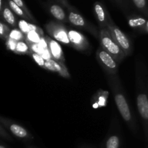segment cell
<instances>
[{
	"mask_svg": "<svg viewBox=\"0 0 148 148\" xmlns=\"http://www.w3.org/2000/svg\"><path fill=\"white\" fill-rule=\"evenodd\" d=\"M100 42L101 46L109 53L119 64L126 57V54L121 48L119 46L108 28H103L100 31Z\"/></svg>",
	"mask_w": 148,
	"mask_h": 148,
	"instance_id": "6da1fadb",
	"label": "cell"
},
{
	"mask_svg": "<svg viewBox=\"0 0 148 148\" xmlns=\"http://www.w3.org/2000/svg\"><path fill=\"white\" fill-rule=\"evenodd\" d=\"M107 28L109 30L116 42L124 51L126 56H127L131 54L132 51V46L128 37L118 27L114 25H108Z\"/></svg>",
	"mask_w": 148,
	"mask_h": 148,
	"instance_id": "7a4b0ae2",
	"label": "cell"
},
{
	"mask_svg": "<svg viewBox=\"0 0 148 148\" xmlns=\"http://www.w3.org/2000/svg\"><path fill=\"white\" fill-rule=\"evenodd\" d=\"M96 56L100 64L108 73L114 75L116 73L119 69L118 62L101 46L97 51Z\"/></svg>",
	"mask_w": 148,
	"mask_h": 148,
	"instance_id": "3957f363",
	"label": "cell"
},
{
	"mask_svg": "<svg viewBox=\"0 0 148 148\" xmlns=\"http://www.w3.org/2000/svg\"><path fill=\"white\" fill-rule=\"evenodd\" d=\"M48 33L52 36L54 40L66 45H71L69 38L68 30L63 25L51 23L46 26Z\"/></svg>",
	"mask_w": 148,
	"mask_h": 148,
	"instance_id": "277c9868",
	"label": "cell"
},
{
	"mask_svg": "<svg viewBox=\"0 0 148 148\" xmlns=\"http://www.w3.org/2000/svg\"><path fill=\"white\" fill-rule=\"evenodd\" d=\"M71 46L79 51H86L89 47L88 39L83 34L75 30H68Z\"/></svg>",
	"mask_w": 148,
	"mask_h": 148,
	"instance_id": "5b68a950",
	"label": "cell"
},
{
	"mask_svg": "<svg viewBox=\"0 0 148 148\" xmlns=\"http://www.w3.org/2000/svg\"><path fill=\"white\" fill-rule=\"evenodd\" d=\"M114 99H115L116 104L118 108L119 111L124 121L127 122H130L132 121V114L130 111V108L129 107L126 98L124 97L122 92H117L116 93L114 92Z\"/></svg>",
	"mask_w": 148,
	"mask_h": 148,
	"instance_id": "8992f818",
	"label": "cell"
},
{
	"mask_svg": "<svg viewBox=\"0 0 148 148\" xmlns=\"http://www.w3.org/2000/svg\"><path fill=\"white\" fill-rule=\"evenodd\" d=\"M44 69L52 71V72H57L61 76L64 77H70L69 72H68L63 62L55 60V59H49V60H46V62H45Z\"/></svg>",
	"mask_w": 148,
	"mask_h": 148,
	"instance_id": "52a82bcc",
	"label": "cell"
},
{
	"mask_svg": "<svg viewBox=\"0 0 148 148\" xmlns=\"http://www.w3.org/2000/svg\"><path fill=\"white\" fill-rule=\"evenodd\" d=\"M46 41H47L49 49L53 59L59 61L61 62H64V56L63 51H62V46L59 43L57 40H54L53 38H51L49 36L45 37Z\"/></svg>",
	"mask_w": 148,
	"mask_h": 148,
	"instance_id": "ba28073f",
	"label": "cell"
},
{
	"mask_svg": "<svg viewBox=\"0 0 148 148\" xmlns=\"http://www.w3.org/2000/svg\"><path fill=\"white\" fill-rule=\"evenodd\" d=\"M137 104L138 111L143 121H145L148 130V97L145 93H140L137 95Z\"/></svg>",
	"mask_w": 148,
	"mask_h": 148,
	"instance_id": "9c48e42d",
	"label": "cell"
},
{
	"mask_svg": "<svg viewBox=\"0 0 148 148\" xmlns=\"http://www.w3.org/2000/svg\"><path fill=\"white\" fill-rule=\"evenodd\" d=\"M5 124H7V127L10 130L12 133L14 134L15 137H19L20 139H30V135L27 130L24 127H21L19 124H15V123L8 122Z\"/></svg>",
	"mask_w": 148,
	"mask_h": 148,
	"instance_id": "30bf717a",
	"label": "cell"
},
{
	"mask_svg": "<svg viewBox=\"0 0 148 148\" xmlns=\"http://www.w3.org/2000/svg\"><path fill=\"white\" fill-rule=\"evenodd\" d=\"M69 20L72 24L77 27H85V22L80 14L72 12L69 14Z\"/></svg>",
	"mask_w": 148,
	"mask_h": 148,
	"instance_id": "8fae6325",
	"label": "cell"
},
{
	"mask_svg": "<svg viewBox=\"0 0 148 148\" xmlns=\"http://www.w3.org/2000/svg\"><path fill=\"white\" fill-rule=\"evenodd\" d=\"M42 37H43V36L40 35L38 32L35 30H30L26 35V42L31 43H39L41 40Z\"/></svg>",
	"mask_w": 148,
	"mask_h": 148,
	"instance_id": "7c38bea8",
	"label": "cell"
},
{
	"mask_svg": "<svg viewBox=\"0 0 148 148\" xmlns=\"http://www.w3.org/2000/svg\"><path fill=\"white\" fill-rule=\"evenodd\" d=\"M51 13L52 15L59 20H64L65 19V14L61 7L58 5H53L51 7Z\"/></svg>",
	"mask_w": 148,
	"mask_h": 148,
	"instance_id": "4fadbf2b",
	"label": "cell"
},
{
	"mask_svg": "<svg viewBox=\"0 0 148 148\" xmlns=\"http://www.w3.org/2000/svg\"><path fill=\"white\" fill-rule=\"evenodd\" d=\"M16 52L19 53H27V54H31L32 51L30 50L28 44L27 42L23 40L18 41L17 43V48H16Z\"/></svg>",
	"mask_w": 148,
	"mask_h": 148,
	"instance_id": "5bb4252c",
	"label": "cell"
},
{
	"mask_svg": "<svg viewBox=\"0 0 148 148\" xmlns=\"http://www.w3.org/2000/svg\"><path fill=\"white\" fill-rule=\"evenodd\" d=\"M120 140L116 135H112L107 140L106 148H119Z\"/></svg>",
	"mask_w": 148,
	"mask_h": 148,
	"instance_id": "9a60e30c",
	"label": "cell"
},
{
	"mask_svg": "<svg viewBox=\"0 0 148 148\" xmlns=\"http://www.w3.org/2000/svg\"><path fill=\"white\" fill-rule=\"evenodd\" d=\"M9 38H11L17 42L23 40V39L25 38L24 33L20 30L14 29V30H12L10 31V34H9Z\"/></svg>",
	"mask_w": 148,
	"mask_h": 148,
	"instance_id": "2e32d148",
	"label": "cell"
},
{
	"mask_svg": "<svg viewBox=\"0 0 148 148\" xmlns=\"http://www.w3.org/2000/svg\"><path fill=\"white\" fill-rule=\"evenodd\" d=\"M3 17L4 20L12 25H14L15 24V18L14 17V14L12 12L11 10L8 8H5L3 11Z\"/></svg>",
	"mask_w": 148,
	"mask_h": 148,
	"instance_id": "e0dca14e",
	"label": "cell"
},
{
	"mask_svg": "<svg viewBox=\"0 0 148 148\" xmlns=\"http://www.w3.org/2000/svg\"><path fill=\"white\" fill-rule=\"evenodd\" d=\"M95 11L96 13L98 20L101 23H104L106 21V14L103 7L99 4H96L95 6Z\"/></svg>",
	"mask_w": 148,
	"mask_h": 148,
	"instance_id": "ac0fdd59",
	"label": "cell"
},
{
	"mask_svg": "<svg viewBox=\"0 0 148 148\" xmlns=\"http://www.w3.org/2000/svg\"><path fill=\"white\" fill-rule=\"evenodd\" d=\"M18 26L20 27V30L23 32L24 34L27 35L30 31V23H27L25 20H20L18 23Z\"/></svg>",
	"mask_w": 148,
	"mask_h": 148,
	"instance_id": "d6986e66",
	"label": "cell"
},
{
	"mask_svg": "<svg viewBox=\"0 0 148 148\" xmlns=\"http://www.w3.org/2000/svg\"><path fill=\"white\" fill-rule=\"evenodd\" d=\"M31 56H32V57H33V60H34L35 62H36V63L39 65V66H41V67H43V68H44L45 62H46V60H45V59L42 57L41 55L38 54V53H34V52H32Z\"/></svg>",
	"mask_w": 148,
	"mask_h": 148,
	"instance_id": "ffe728a7",
	"label": "cell"
},
{
	"mask_svg": "<svg viewBox=\"0 0 148 148\" xmlns=\"http://www.w3.org/2000/svg\"><path fill=\"white\" fill-rule=\"evenodd\" d=\"M10 31L9 30L8 27L5 25L3 23H0V36L2 39H7L9 38V34Z\"/></svg>",
	"mask_w": 148,
	"mask_h": 148,
	"instance_id": "44dd1931",
	"label": "cell"
},
{
	"mask_svg": "<svg viewBox=\"0 0 148 148\" xmlns=\"http://www.w3.org/2000/svg\"><path fill=\"white\" fill-rule=\"evenodd\" d=\"M9 3H10V6L12 8V10L17 15L20 16V17H24V12H23V10H22L21 7H19V6L17 5V4H16L13 1H10Z\"/></svg>",
	"mask_w": 148,
	"mask_h": 148,
	"instance_id": "7402d4cb",
	"label": "cell"
},
{
	"mask_svg": "<svg viewBox=\"0 0 148 148\" xmlns=\"http://www.w3.org/2000/svg\"><path fill=\"white\" fill-rule=\"evenodd\" d=\"M145 23L146 20L143 18L132 19L130 20V25L132 27H140V26L145 25Z\"/></svg>",
	"mask_w": 148,
	"mask_h": 148,
	"instance_id": "603a6c76",
	"label": "cell"
},
{
	"mask_svg": "<svg viewBox=\"0 0 148 148\" xmlns=\"http://www.w3.org/2000/svg\"><path fill=\"white\" fill-rule=\"evenodd\" d=\"M17 41L12 40L11 38H8L7 40V46L8 47L9 49L12 51L16 52V48H17Z\"/></svg>",
	"mask_w": 148,
	"mask_h": 148,
	"instance_id": "cb8c5ba5",
	"label": "cell"
},
{
	"mask_svg": "<svg viewBox=\"0 0 148 148\" xmlns=\"http://www.w3.org/2000/svg\"><path fill=\"white\" fill-rule=\"evenodd\" d=\"M41 56L45 59V60H49V59H53V58H52V56H51V53L50 51H49V49H44V51H43Z\"/></svg>",
	"mask_w": 148,
	"mask_h": 148,
	"instance_id": "d4e9b609",
	"label": "cell"
},
{
	"mask_svg": "<svg viewBox=\"0 0 148 148\" xmlns=\"http://www.w3.org/2000/svg\"><path fill=\"white\" fill-rule=\"evenodd\" d=\"M138 8H144L146 5V0H133Z\"/></svg>",
	"mask_w": 148,
	"mask_h": 148,
	"instance_id": "484cf974",
	"label": "cell"
},
{
	"mask_svg": "<svg viewBox=\"0 0 148 148\" xmlns=\"http://www.w3.org/2000/svg\"><path fill=\"white\" fill-rule=\"evenodd\" d=\"M12 1H14L16 4H17V5L20 7H23V6H24V4H23V2L22 0H12Z\"/></svg>",
	"mask_w": 148,
	"mask_h": 148,
	"instance_id": "4316f807",
	"label": "cell"
},
{
	"mask_svg": "<svg viewBox=\"0 0 148 148\" xmlns=\"http://www.w3.org/2000/svg\"><path fill=\"white\" fill-rule=\"evenodd\" d=\"M0 148H6V147H4V145H0Z\"/></svg>",
	"mask_w": 148,
	"mask_h": 148,
	"instance_id": "83f0119b",
	"label": "cell"
},
{
	"mask_svg": "<svg viewBox=\"0 0 148 148\" xmlns=\"http://www.w3.org/2000/svg\"><path fill=\"white\" fill-rule=\"evenodd\" d=\"M27 148H35V147H28Z\"/></svg>",
	"mask_w": 148,
	"mask_h": 148,
	"instance_id": "f1b7e54d",
	"label": "cell"
},
{
	"mask_svg": "<svg viewBox=\"0 0 148 148\" xmlns=\"http://www.w3.org/2000/svg\"><path fill=\"white\" fill-rule=\"evenodd\" d=\"M147 148H148V147H147Z\"/></svg>",
	"mask_w": 148,
	"mask_h": 148,
	"instance_id": "f546056e",
	"label": "cell"
}]
</instances>
